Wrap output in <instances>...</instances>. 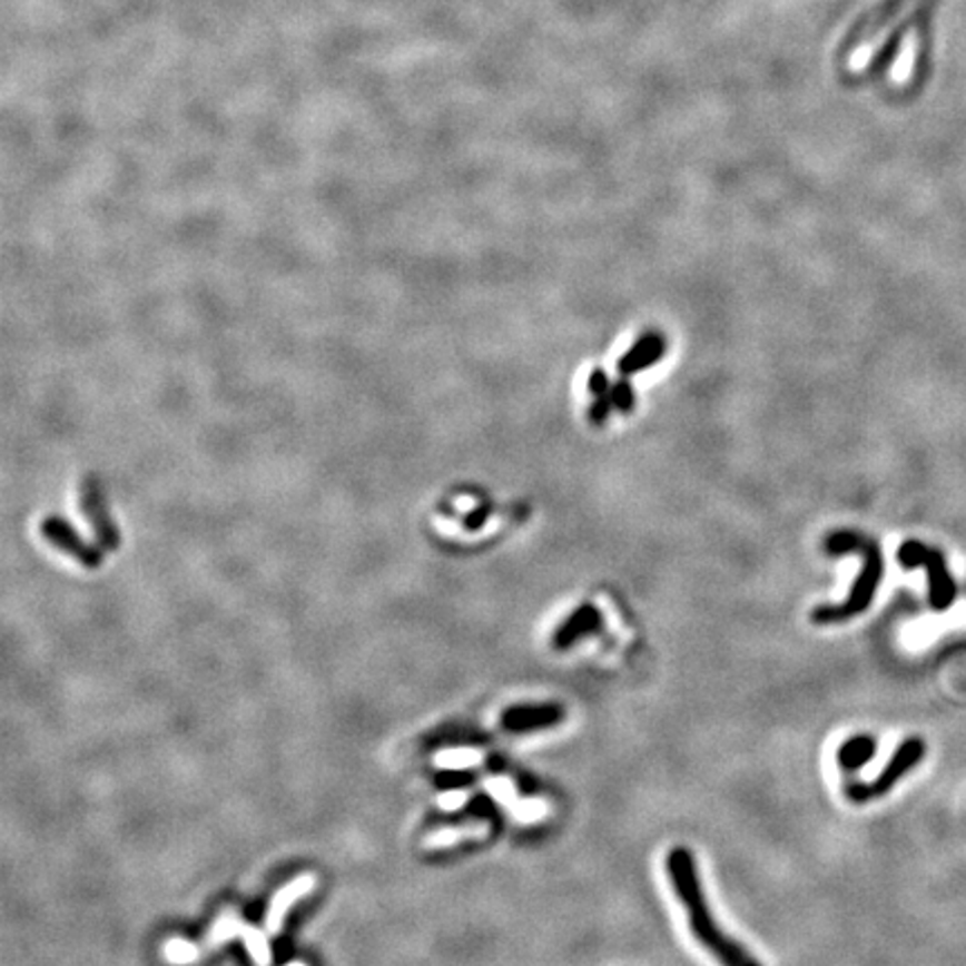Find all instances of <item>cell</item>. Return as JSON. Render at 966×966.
<instances>
[{"mask_svg":"<svg viewBox=\"0 0 966 966\" xmlns=\"http://www.w3.org/2000/svg\"><path fill=\"white\" fill-rule=\"evenodd\" d=\"M664 866L671 888L687 910L689 928L693 937L704 946V950L711 953L720 966H763L741 942L730 937L716 921L691 850L682 846L673 848L667 855Z\"/></svg>","mask_w":966,"mask_h":966,"instance_id":"6da1fadb","label":"cell"},{"mask_svg":"<svg viewBox=\"0 0 966 966\" xmlns=\"http://www.w3.org/2000/svg\"><path fill=\"white\" fill-rule=\"evenodd\" d=\"M824 549L832 558H839V555L857 551V553H861V560H864L861 573L852 582L848 600L841 602V604L817 607L812 611V615H810L815 624L846 622V620L864 613L870 607V602L875 598V591L879 586V580H881V555H879V549H877L875 542H870V540H866V538H861L857 533H850V531H835V533H830L828 540H826V544H824Z\"/></svg>","mask_w":966,"mask_h":966,"instance_id":"7a4b0ae2","label":"cell"},{"mask_svg":"<svg viewBox=\"0 0 966 966\" xmlns=\"http://www.w3.org/2000/svg\"><path fill=\"white\" fill-rule=\"evenodd\" d=\"M921 755H924V746L919 741H906L895 752V757L888 761V766L879 772V777L875 781H870V783H848L846 786V797L850 801H855V804H866L870 799L884 797L921 759Z\"/></svg>","mask_w":966,"mask_h":966,"instance_id":"3957f363","label":"cell"},{"mask_svg":"<svg viewBox=\"0 0 966 966\" xmlns=\"http://www.w3.org/2000/svg\"><path fill=\"white\" fill-rule=\"evenodd\" d=\"M233 937H241L245 939L247 950L252 953V957L256 959L258 966H272V948H269V939L263 930H258L256 926H249L241 921L235 913H224L208 930L204 944H199L201 953H208L213 948H217L219 944L233 939Z\"/></svg>","mask_w":966,"mask_h":966,"instance_id":"277c9868","label":"cell"},{"mask_svg":"<svg viewBox=\"0 0 966 966\" xmlns=\"http://www.w3.org/2000/svg\"><path fill=\"white\" fill-rule=\"evenodd\" d=\"M564 718H566V709L560 702H540V704L511 707L504 713L502 722L509 732L524 735V732L558 728L560 722H564Z\"/></svg>","mask_w":966,"mask_h":966,"instance_id":"5b68a950","label":"cell"},{"mask_svg":"<svg viewBox=\"0 0 966 966\" xmlns=\"http://www.w3.org/2000/svg\"><path fill=\"white\" fill-rule=\"evenodd\" d=\"M604 627L602 613L595 604H580L553 633L551 642L555 651H569L571 647H575L582 638L589 635H598Z\"/></svg>","mask_w":966,"mask_h":966,"instance_id":"8992f818","label":"cell"},{"mask_svg":"<svg viewBox=\"0 0 966 966\" xmlns=\"http://www.w3.org/2000/svg\"><path fill=\"white\" fill-rule=\"evenodd\" d=\"M664 352H667V341H664V336H660V334H655V332L642 334V336L631 345V349H629L627 354H622V358L618 361V372H620V376L629 378V376H633L635 372H642V369L655 365V363L664 356Z\"/></svg>","mask_w":966,"mask_h":966,"instance_id":"52a82bcc","label":"cell"},{"mask_svg":"<svg viewBox=\"0 0 966 966\" xmlns=\"http://www.w3.org/2000/svg\"><path fill=\"white\" fill-rule=\"evenodd\" d=\"M314 886H316V877L307 873V875L296 877L292 884H287L285 888H280V890L276 893V897H274V901H272V906H269V910H267V917H265V928H267L269 935L280 933V928H283V919L287 917L289 908H292L298 899L307 897V895L314 890Z\"/></svg>","mask_w":966,"mask_h":966,"instance_id":"ba28073f","label":"cell"},{"mask_svg":"<svg viewBox=\"0 0 966 966\" xmlns=\"http://www.w3.org/2000/svg\"><path fill=\"white\" fill-rule=\"evenodd\" d=\"M81 509H83L88 522L92 524L97 538L103 542V546L115 549L117 546V529L110 522V515L103 506V497L99 493V486H97L95 479H86V483H83Z\"/></svg>","mask_w":966,"mask_h":966,"instance_id":"9c48e42d","label":"cell"},{"mask_svg":"<svg viewBox=\"0 0 966 966\" xmlns=\"http://www.w3.org/2000/svg\"><path fill=\"white\" fill-rule=\"evenodd\" d=\"M43 535L48 538V542H52L57 549H61L70 558L79 560L81 564H86V566H97L99 564L97 551L90 549L88 544H83L81 538L61 518H48L43 522Z\"/></svg>","mask_w":966,"mask_h":966,"instance_id":"30bf717a","label":"cell"},{"mask_svg":"<svg viewBox=\"0 0 966 966\" xmlns=\"http://www.w3.org/2000/svg\"><path fill=\"white\" fill-rule=\"evenodd\" d=\"M899 562L904 566H917V564H926L930 571V589H933V602L935 607H942L946 602V589H948V580L942 571V562L935 553H928L921 544L917 542H908L901 546L899 551Z\"/></svg>","mask_w":966,"mask_h":966,"instance_id":"8fae6325","label":"cell"},{"mask_svg":"<svg viewBox=\"0 0 966 966\" xmlns=\"http://www.w3.org/2000/svg\"><path fill=\"white\" fill-rule=\"evenodd\" d=\"M875 752H877L875 739L859 735V737H852L839 746L837 763L844 772H855V770L864 768L875 757Z\"/></svg>","mask_w":966,"mask_h":966,"instance_id":"7c38bea8","label":"cell"},{"mask_svg":"<svg viewBox=\"0 0 966 966\" xmlns=\"http://www.w3.org/2000/svg\"><path fill=\"white\" fill-rule=\"evenodd\" d=\"M611 383L604 369H593L589 376V392L593 396V403L589 407V421L595 425H602L611 410H613V398H611Z\"/></svg>","mask_w":966,"mask_h":966,"instance_id":"4fadbf2b","label":"cell"},{"mask_svg":"<svg viewBox=\"0 0 966 966\" xmlns=\"http://www.w3.org/2000/svg\"><path fill=\"white\" fill-rule=\"evenodd\" d=\"M483 824H489V821H483ZM479 826V828H447V830H438V832H434V835H430V837H425V848H447V846H454V844H459L461 839H467V837H481V835H486L489 832V826Z\"/></svg>","mask_w":966,"mask_h":966,"instance_id":"5bb4252c","label":"cell"},{"mask_svg":"<svg viewBox=\"0 0 966 966\" xmlns=\"http://www.w3.org/2000/svg\"><path fill=\"white\" fill-rule=\"evenodd\" d=\"M164 953H166V959L172 964H193L204 955L199 944H193V942L179 939V937L168 939L164 946Z\"/></svg>","mask_w":966,"mask_h":966,"instance_id":"9a60e30c","label":"cell"},{"mask_svg":"<svg viewBox=\"0 0 966 966\" xmlns=\"http://www.w3.org/2000/svg\"><path fill=\"white\" fill-rule=\"evenodd\" d=\"M611 398H613V407L620 410L622 414H629V412L633 410L635 396H633V387H631L629 378L622 376L618 383H613V387H611Z\"/></svg>","mask_w":966,"mask_h":966,"instance_id":"2e32d148","label":"cell"},{"mask_svg":"<svg viewBox=\"0 0 966 966\" xmlns=\"http://www.w3.org/2000/svg\"><path fill=\"white\" fill-rule=\"evenodd\" d=\"M476 761L474 755H470V750H445L436 757V766L438 768H450V770H459V768H467Z\"/></svg>","mask_w":966,"mask_h":966,"instance_id":"e0dca14e","label":"cell"},{"mask_svg":"<svg viewBox=\"0 0 966 966\" xmlns=\"http://www.w3.org/2000/svg\"><path fill=\"white\" fill-rule=\"evenodd\" d=\"M463 801H467V795H465V792H459V790L443 792V795L438 797V806H441V810H456Z\"/></svg>","mask_w":966,"mask_h":966,"instance_id":"ac0fdd59","label":"cell"},{"mask_svg":"<svg viewBox=\"0 0 966 966\" xmlns=\"http://www.w3.org/2000/svg\"><path fill=\"white\" fill-rule=\"evenodd\" d=\"M287 966H305V964H300V962H292V964H287Z\"/></svg>","mask_w":966,"mask_h":966,"instance_id":"d6986e66","label":"cell"}]
</instances>
